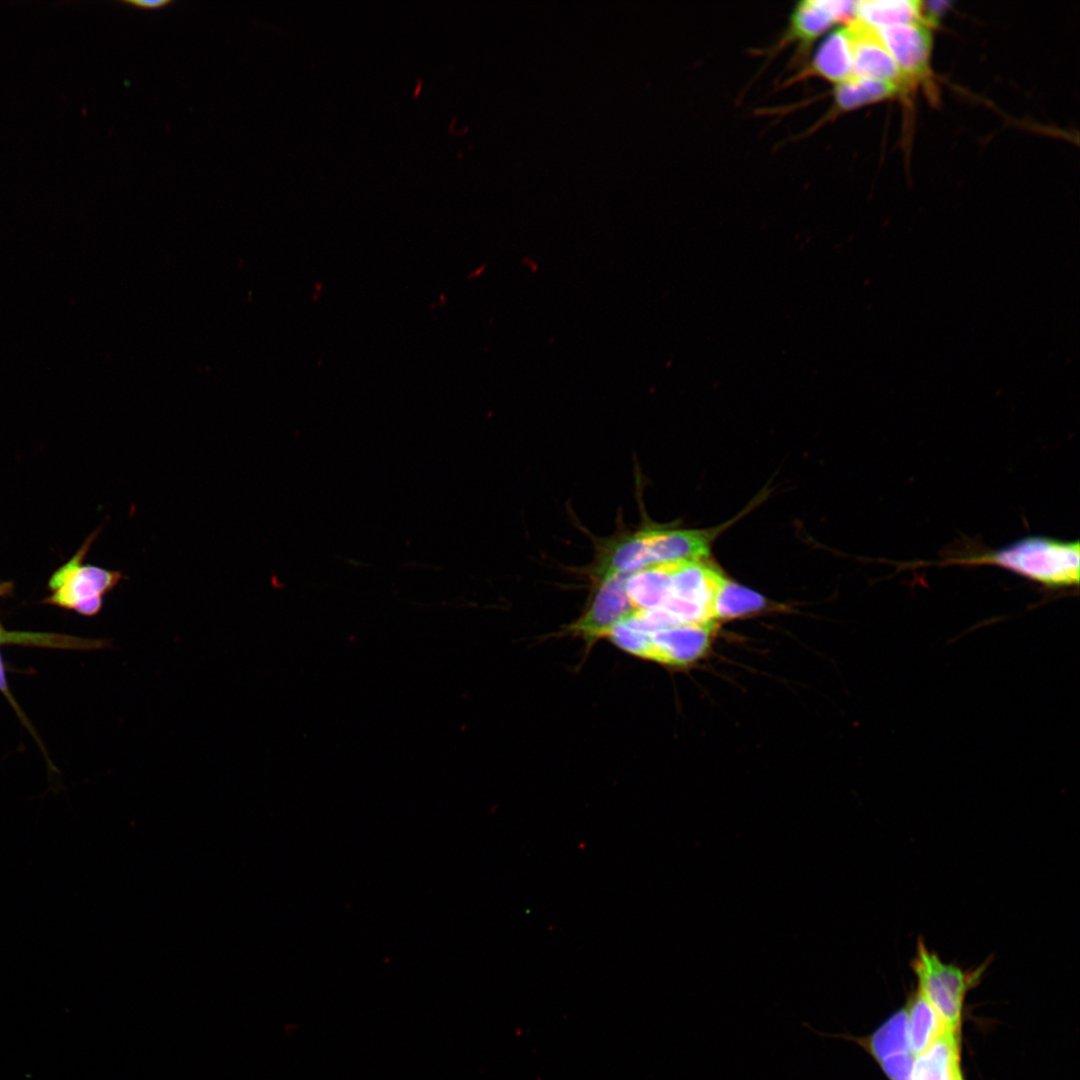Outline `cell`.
<instances>
[{"instance_id":"obj_23","label":"cell","mask_w":1080,"mask_h":1080,"mask_svg":"<svg viewBox=\"0 0 1080 1080\" xmlns=\"http://www.w3.org/2000/svg\"><path fill=\"white\" fill-rule=\"evenodd\" d=\"M4 672H5V671H4V666H3V662H2V657H1V654H0V691H1V692H2V693H3V694H4L5 696H6V697H8V699H9V700H10V701H11L12 703H14V702H13V699H12V697H11V694H10V692H9V688H8V685H7V682H6V678H5V673H4Z\"/></svg>"},{"instance_id":"obj_2","label":"cell","mask_w":1080,"mask_h":1080,"mask_svg":"<svg viewBox=\"0 0 1080 1080\" xmlns=\"http://www.w3.org/2000/svg\"><path fill=\"white\" fill-rule=\"evenodd\" d=\"M99 530L94 531L74 556L52 574L48 581L51 593L45 603L74 610L82 616H95L101 611L104 597L119 585L124 574L84 563Z\"/></svg>"},{"instance_id":"obj_10","label":"cell","mask_w":1080,"mask_h":1080,"mask_svg":"<svg viewBox=\"0 0 1080 1080\" xmlns=\"http://www.w3.org/2000/svg\"><path fill=\"white\" fill-rule=\"evenodd\" d=\"M856 1L806 0L799 2L791 15L789 34L808 45L834 23L856 18Z\"/></svg>"},{"instance_id":"obj_12","label":"cell","mask_w":1080,"mask_h":1080,"mask_svg":"<svg viewBox=\"0 0 1080 1080\" xmlns=\"http://www.w3.org/2000/svg\"><path fill=\"white\" fill-rule=\"evenodd\" d=\"M650 566L642 531L616 538L603 546L594 569L600 580L611 575H630Z\"/></svg>"},{"instance_id":"obj_13","label":"cell","mask_w":1080,"mask_h":1080,"mask_svg":"<svg viewBox=\"0 0 1080 1080\" xmlns=\"http://www.w3.org/2000/svg\"><path fill=\"white\" fill-rule=\"evenodd\" d=\"M676 563L653 564L627 577L626 593L635 610H652L663 605Z\"/></svg>"},{"instance_id":"obj_24","label":"cell","mask_w":1080,"mask_h":1080,"mask_svg":"<svg viewBox=\"0 0 1080 1080\" xmlns=\"http://www.w3.org/2000/svg\"><path fill=\"white\" fill-rule=\"evenodd\" d=\"M10 587H11V584H9V583H1L0 584V597L7 594L9 592V590H10Z\"/></svg>"},{"instance_id":"obj_15","label":"cell","mask_w":1080,"mask_h":1080,"mask_svg":"<svg viewBox=\"0 0 1080 1080\" xmlns=\"http://www.w3.org/2000/svg\"><path fill=\"white\" fill-rule=\"evenodd\" d=\"M813 72L838 84L852 76L851 43L846 26L830 33L812 62Z\"/></svg>"},{"instance_id":"obj_16","label":"cell","mask_w":1080,"mask_h":1080,"mask_svg":"<svg viewBox=\"0 0 1080 1080\" xmlns=\"http://www.w3.org/2000/svg\"><path fill=\"white\" fill-rule=\"evenodd\" d=\"M906 1011L908 1044L914 1056L925 1051L942 1033L950 1030L918 989L909 1001Z\"/></svg>"},{"instance_id":"obj_4","label":"cell","mask_w":1080,"mask_h":1080,"mask_svg":"<svg viewBox=\"0 0 1080 1080\" xmlns=\"http://www.w3.org/2000/svg\"><path fill=\"white\" fill-rule=\"evenodd\" d=\"M725 578L718 569L702 560L677 562L667 597L660 608L680 623L715 621L713 601Z\"/></svg>"},{"instance_id":"obj_19","label":"cell","mask_w":1080,"mask_h":1080,"mask_svg":"<svg viewBox=\"0 0 1080 1080\" xmlns=\"http://www.w3.org/2000/svg\"><path fill=\"white\" fill-rule=\"evenodd\" d=\"M765 599L755 591L724 579L713 601V619L739 617L764 607Z\"/></svg>"},{"instance_id":"obj_14","label":"cell","mask_w":1080,"mask_h":1080,"mask_svg":"<svg viewBox=\"0 0 1080 1080\" xmlns=\"http://www.w3.org/2000/svg\"><path fill=\"white\" fill-rule=\"evenodd\" d=\"M823 1036L842 1038L844 1040L855 1042L876 1062L897 1053L910 1051L907 1034L906 1007L895 1012L873 1033L867 1036L855 1037L850 1034H823Z\"/></svg>"},{"instance_id":"obj_6","label":"cell","mask_w":1080,"mask_h":1080,"mask_svg":"<svg viewBox=\"0 0 1080 1080\" xmlns=\"http://www.w3.org/2000/svg\"><path fill=\"white\" fill-rule=\"evenodd\" d=\"M628 576L620 574L600 579L589 609L571 625L570 631L587 640H596L606 637L614 625L629 616L635 609L626 593Z\"/></svg>"},{"instance_id":"obj_7","label":"cell","mask_w":1080,"mask_h":1080,"mask_svg":"<svg viewBox=\"0 0 1080 1080\" xmlns=\"http://www.w3.org/2000/svg\"><path fill=\"white\" fill-rule=\"evenodd\" d=\"M876 30L909 85L927 77L932 50L929 25L911 22Z\"/></svg>"},{"instance_id":"obj_1","label":"cell","mask_w":1080,"mask_h":1080,"mask_svg":"<svg viewBox=\"0 0 1080 1080\" xmlns=\"http://www.w3.org/2000/svg\"><path fill=\"white\" fill-rule=\"evenodd\" d=\"M1079 541L1045 536L1021 538L1003 548L942 564L996 565L1036 581L1047 588L1079 584Z\"/></svg>"},{"instance_id":"obj_8","label":"cell","mask_w":1080,"mask_h":1080,"mask_svg":"<svg viewBox=\"0 0 1080 1080\" xmlns=\"http://www.w3.org/2000/svg\"><path fill=\"white\" fill-rule=\"evenodd\" d=\"M716 621L684 623L651 634L647 659L666 665H687L708 649Z\"/></svg>"},{"instance_id":"obj_11","label":"cell","mask_w":1080,"mask_h":1080,"mask_svg":"<svg viewBox=\"0 0 1080 1080\" xmlns=\"http://www.w3.org/2000/svg\"><path fill=\"white\" fill-rule=\"evenodd\" d=\"M960 1060V1033L946 1030L915 1056L913 1080H963Z\"/></svg>"},{"instance_id":"obj_5","label":"cell","mask_w":1080,"mask_h":1080,"mask_svg":"<svg viewBox=\"0 0 1080 1080\" xmlns=\"http://www.w3.org/2000/svg\"><path fill=\"white\" fill-rule=\"evenodd\" d=\"M846 28L851 43L852 75L891 82L901 89L909 85L876 28L858 18L849 21Z\"/></svg>"},{"instance_id":"obj_9","label":"cell","mask_w":1080,"mask_h":1080,"mask_svg":"<svg viewBox=\"0 0 1080 1080\" xmlns=\"http://www.w3.org/2000/svg\"><path fill=\"white\" fill-rule=\"evenodd\" d=\"M641 531L651 565L699 561L709 554L711 535L705 531L659 527Z\"/></svg>"},{"instance_id":"obj_20","label":"cell","mask_w":1080,"mask_h":1080,"mask_svg":"<svg viewBox=\"0 0 1080 1080\" xmlns=\"http://www.w3.org/2000/svg\"><path fill=\"white\" fill-rule=\"evenodd\" d=\"M606 637L623 650L647 659L651 634L638 630L622 620L609 630Z\"/></svg>"},{"instance_id":"obj_22","label":"cell","mask_w":1080,"mask_h":1080,"mask_svg":"<svg viewBox=\"0 0 1080 1080\" xmlns=\"http://www.w3.org/2000/svg\"><path fill=\"white\" fill-rule=\"evenodd\" d=\"M124 4L140 9H158L172 3V0H123Z\"/></svg>"},{"instance_id":"obj_17","label":"cell","mask_w":1080,"mask_h":1080,"mask_svg":"<svg viewBox=\"0 0 1080 1080\" xmlns=\"http://www.w3.org/2000/svg\"><path fill=\"white\" fill-rule=\"evenodd\" d=\"M856 18L874 28L911 22L926 23L923 3L917 0L858 1Z\"/></svg>"},{"instance_id":"obj_3","label":"cell","mask_w":1080,"mask_h":1080,"mask_svg":"<svg viewBox=\"0 0 1080 1080\" xmlns=\"http://www.w3.org/2000/svg\"><path fill=\"white\" fill-rule=\"evenodd\" d=\"M911 966L918 980L917 989L931 1004L944 1025L960 1033L966 994L978 982L987 963L974 970L964 971L954 964L944 962L919 938Z\"/></svg>"},{"instance_id":"obj_18","label":"cell","mask_w":1080,"mask_h":1080,"mask_svg":"<svg viewBox=\"0 0 1080 1080\" xmlns=\"http://www.w3.org/2000/svg\"><path fill=\"white\" fill-rule=\"evenodd\" d=\"M901 88L877 79L850 76L836 84L834 100L838 111H850L894 96Z\"/></svg>"},{"instance_id":"obj_21","label":"cell","mask_w":1080,"mask_h":1080,"mask_svg":"<svg viewBox=\"0 0 1080 1080\" xmlns=\"http://www.w3.org/2000/svg\"><path fill=\"white\" fill-rule=\"evenodd\" d=\"M915 1056L910 1052H901L877 1062L889 1080H913Z\"/></svg>"}]
</instances>
